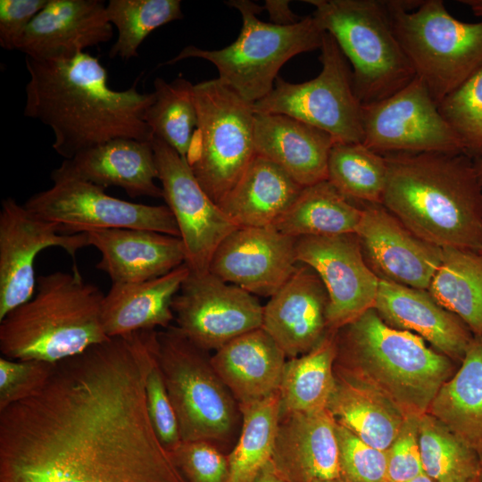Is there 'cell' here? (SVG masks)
<instances>
[{
  "label": "cell",
  "instance_id": "6da1fadb",
  "mask_svg": "<svg viewBox=\"0 0 482 482\" xmlns=\"http://www.w3.org/2000/svg\"><path fill=\"white\" fill-rule=\"evenodd\" d=\"M145 331L56 363L34 395L0 411V482H188L149 419Z\"/></svg>",
  "mask_w": 482,
  "mask_h": 482
},
{
  "label": "cell",
  "instance_id": "7a4b0ae2",
  "mask_svg": "<svg viewBox=\"0 0 482 482\" xmlns=\"http://www.w3.org/2000/svg\"><path fill=\"white\" fill-rule=\"evenodd\" d=\"M25 64L23 114L52 129V147L64 160L117 138L152 141L145 114L154 94L138 92L140 76L128 89L114 90L106 69L87 52L54 61L26 56Z\"/></svg>",
  "mask_w": 482,
  "mask_h": 482
},
{
  "label": "cell",
  "instance_id": "3957f363",
  "mask_svg": "<svg viewBox=\"0 0 482 482\" xmlns=\"http://www.w3.org/2000/svg\"><path fill=\"white\" fill-rule=\"evenodd\" d=\"M381 204L415 235L441 248L482 252V186L474 160L448 153L384 155Z\"/></svg>",
  "mask_w": 482,
  "mask_h": 482
},
{
  "label": "cell",
  "instance_id": "277c9868",
  "mask_svg": "<svg viewBox=\"0 0 482 482\" xmlns=\"http://www.w3.org/2000/svg\"><path fill=\"white\" fill-rule=\"evenodd\" d=\"M336 345L335 367L377 388L406 417L425 414L453 375L452 359L389 326L374 308L337 329Z\"/></svg>",
  "mask_w": 482,
  "mask_h": 482
},
{
  "label": "cell",
  "instance_id": "5b68a950",
  "mask_svg": "<svg viewBox=\"0 0 482 482\" xmlns=\"http://www.w3.org/2000/svg\"><path fill=\"white\" fill-rule=\"evenodd\" d=\"M36 289L0 320L3 357L57 363L109 338L102 321L104 295L76 266L40 276Z\"/></svg>",
  "mask_w": 482,
  "mask_h": 482
},
{
  "label": "cell",
  "instance_id": "8992f818",
  "mask_svg": "<svg viewBox=\"0 0 482 482\" xmlns=\"http://www.w3.org/2000/svg\"><path fill=\"white\" fill-rule=\"evenodd\" d=\"M393 30L437 105L482 68V20L464 22L442 0H388Z\"/></svg>",
  "mask_w": 482,
  "mask_h": 482
},
{
  "label": "cell",
  "instance_id": "52a82bcc",
  "mask_svg": "<svg viewBox=\"0 0 482 482\" xmlns=\"http://www.w3.org/2000/svg\"><path fill=\"white\" fill-rule=\"evenodd\" d=\"M314 18L337 41L352 66L362 104L389 97L415 78L381 0H306Z\"/></svg>",
  "mask_w": 482,
  "mask_h": 482
},
{
  "label": "cell",
  "instance_id": "ba28073f",
  "mask_svg": "<svg viewBox=\"0 0 482 482\" xmlns=\"http://www.w3.org/2000/svg\"><path fill=\"white\" fill-rule=\"evenodd\" d=\"M242 16L243 25L237 40L220 50L184 47L177 56L160 66L174 64L186 58H202L213 63L218 79L245 101L254 104L274 87L278 72L293 56L320 48L325 33L314 16L303 17L291 25L260 21L262 7L246 0L229 1Z\"/></svg>",
  "mask_w": 482,
  "mask_h": 482
},
{
  "label": "cell",
  "instance_id": "9c48e42d",
  "mask_svg": "<svg viewBox=\"0 0 482 482\" xmlns=\"http://www.w3.org/2000/svg\"><path fill=\"white\" fill-rule=\"evenodd\" d=\"M155 356L181 440L226 441L236 427L239 407L214 370L208 352L177 326H170L156 333Z\"/></svg>",
  "mask_w": 482,
  "mask_h": 482
},
{
  "label": "cell",
  "instance_id": "30bf717a",
  "mask_svg": "<svg viewBox=\"0 0 482 482\" xmlns=\"http://www.w3.org/2000/svg\"><path fill=\"white\" fill-rule=\"evenodd\" d=\"M198 122L187 161L217 204L255 154L253 104L218 79L195 85Z\"/></svg>",
  "mask_w": 482,
  "mask_h": 482
},
{
  "label": "cell",
  "instance_id": "8fae6325",
  "mask_svg": "<svg viewBox=\"0 0 482 482\" xmlns=\"http://www.w3.org/2000/svg\"><path fill=\"white\" fill-rule=\"evenodd\" d=\"M320 49L322 69L316 78L290 83L278 77L271 92L253 104L254 112L293 117L326 131L335 142L362 143V104L348 61L328 32Z\"/></svg>",
  "mask_w": 482,
  "mask_h": 482
},
{
  "label": "cell",
  "instance_id": "7c38bea8",
  "mask_svg": "<svg viewBox=\"0 0 482 482\" xmlns=\"http://www.w3.org/2000/svg\"><path fill=\"white\" fill-rule=\"evenodd\" d=\"M362 144L383 155L465 154L459 136L417 77L389 97L362 104Z\"/></svg>",
  "mask_w": 482,
  "mask_h": 482
},
{
  "label": "cell",
  "instance_id": "4fadbf2b",
  "mask_svg": "<svg viewBox=\"0 0 482 482\" xmlns=\"http://www.w3.org/2000/svg\"><path fill=\"white\" fill-rule=\"evenodd\" d=\"M40 218L57 224L62 234L90 229H138L179 237L167 205H148L107 195L104 187L66 179L31 195L23 204Z\"/></svg>",
  "mask_w": 482,
  "mask_h": 482
},
{
  "label": "cell",
  "instance_id": "5bb4252c",
  "mask_svg": "<svg viewBox=\"0 0 482 482\" xmlns=\"http://www.w3.org/2000/svg\"><path fill=\"white\" fill-rule=\"evenodd\" d=\"M152 146L163 199L184 245L185 263L191 272L208 271L216 249L239 227L204 190L187 159L158 137H153Z\"/></svg>",
  "mask_w": 482,
  "mask_h": 482
},
{
  "label": "cell",
  "instance_id": "9a60e30c",
  "mask_svg": "<svg viewBox=\"0 0 482 482\" xmlns=\"http://www.w3.org/2000/svg\"><path fill=\"white\" fill-rule=\"evenodd\" d=\"M179 329L209 352L262 328L263 306L245 289L211 271H189L171 303Z\"/></svg>",
  "mask_w": 482,
  "mask_h": 482
},
{
  "label": "cell",
  "instance_id": "2e32d148",
  "mask_svg": "<svg viewBox=\"0 0 482 482\" xmlns=\"http://www.w3.org/2000/svg\"><path fill=\"white\" fill-rule=\"evenodd\" d=\"M89 245L87 232L62 234L13 198L2 200L0 210V320L28 302L37 286L34 262L40 251L58 246L72 257Z\"/></svg>",
  "mask_w": 482,
  "mask_h": 482
},
{
  "label": "cell",
  "instance_id": "e0dca14e",
  "mask_svg": "<svg viewBox=\"0 0 482 482\" xmlns=\"http://www.w3.org/2000/svg\"><path fill=\"white\" fill-rule=\"evenodd\" d=\"M295 254L327 289L328 330L337 331L374 308L379 278L366 262L355 233L296 238Z\"/></svg>",
  "mask_w": 482,
  "mask_h": 482
},
{
  "label": "cell",
  "instance_id": "ac0fdd59",
  "mask_svg": "<svg viewBox=\"0 0 482 482\" xmlns=\"http://www.w3.org/2000/svg\"><path fill=\"white\" fill-rule=\"evenodd\" d=\"M356 229L364 259L379 279L428 290L443 248L420 238L380 204H367Z\"/></svg>",
  "mask_w": 482,
  "mask_h": 482
},
{
  "label": "cell",
  "instance_id": "d6986e66",
  "mask_svg": "<svg viewBox=\"0 0 482 482\" xmlns=\"http://www.w3.org/2000/svg\"><path fill=\"white\" fill-rule=\"evenodd\" d=\"M295 243L273 226L238 228L216 249L209 271L252 295L270 297L298 265Z\"/></svg>",
  "mask_w": 482,
  "mask_h": 482
},
{
  "label": "cell",
  "instance_id": "ffe728a7",
  "mask_svg": "<svg viewBox=\"0 0 482 482\" xmlns=\"http://www.w3.org/2000/svg\"><path fill=\"white\" fill-rule=\"evenodd\" d=\"M113 37L100 0H49L21 37L17 49L37 61L69 59Z\"/></svg>",
  "mask_w": 482,
  "mask_h": 482
},
{
  "label": "cell",
  "instance_id": "44dd1931",
  "mask_svg": "<svg viewBox=\"0 0 482 482\" xmlns=\"http://www.w3.org/2000/svg\"><path fill=\"white\" fill-rule=\"evenodd\" d=\"M328 295L319 275L298 262L289 279L263 306L262 328L287 358L312 350L328 331Z\"/></svg>",
  "mask_w": 482,
  "mask_h": 482
},
{
  "label": "cell",
  "instance_id": "7402d4cb",
  "mask_svg": "<svg viewBox=\"0 0 482 482\" xmlns=\"http://www.w3.org/2000/svg\"><path fill=\"white\" fill-rule=\"evenodd\" d=\"M270 462L289 482L341 478L337 422L329 411L280 414Z\"/></svg>",
  "mask_w": 482,
  "mask_h": 482
},
{
  "label": "cell",
  "instance_id": "603a6c76",
  "mask_svg": "<svg viewBox=\"0 0 482 482\" xmlns=\"http://www.w3.org/2000/svg\"><path fill=\"white\" fill-rule=\"evenodd\" d=\"M54 183L77 179L107 187H120L131 197L163 198L152 141L117 138L80 152L53 170Z\"/></svg>",
  "mask_w": 482,
  "mask_h": 482
},
{
  "label": "cell",
  "instance_id": "cb8c5ba5",
  "mask_svg": "<svg viewBox=\"0 0 482 482\" xmlns=\"http://www.w3.org/2000/svg\"><path fill=\"white\" fill-rule=\"evenodd\" d=\"M101 253L96 268L112 284L136 283L163 276L186 262L180 237L138 229L84 231Z\"/></svg>",
  "mask_w": 482,
  "mask_h": 482
},
{
  "label": "cell",
  "instance_id": "d4e9b609",
  "mask_svg": "<svg viewBox=\"0 0 482 482\" xmlns=\"http://www.w3.org/2000/svg\"><path fill=\"white\" fill-rule=\"evenodd\" d=\"M374 309L389 326L420 336L452 360L461 361L474 337L468 326L428 290L379 279Z\"/></svg>",
  "mask_w": 482,
  "mask_h": 482
},
{
  "label": "cell",
  "instance_id": "484cf974",
  "mask_svg": "<svg viewBox=\"0 0 482 482\" xmlns=\"http://www.w3.org/2000/svg\"><path fill=\"white\" fill-rule=\"evenodd\" d=\"M255 154L283 169L302 187L328 179V162L335 143L326 131L285 114L256 113Z\"/></svg>",
  "mask_w": 482,
  "mask_h": 482
},
{
  "label": "cell",
  "instance_id": "4316f807",
  "mask_svg": "<svg viewBox=\"0 0 482 482\" xmlns=\"http://www.w3.org/2000/svg\"><path fill=\"white\" fill-rule=\"evenodd\" d=\"M287 356L262 328L243 334L216 350L212 365L238 405L278 392Z\"/></svg>",
  "mask_w": 482,
  "mask_h": 482
},
{
  "label": "cell",
  "instance_id": "83f0119b",
  "mask_svg": "<svg viewBox=\"0 0 482 482\" xmlns=\"http://www.w3.org/2000/svg\"><path fill=\"white\" fill-rule=\"evenodd\" d=\"M189 274L186 263L159 278L136 283H115L104 295L102 321L109 337L156 327L167 328L175 319L171 303Z\"/></svg>",
  "mask_w": 482,
  "mask_h": 482
},
{
  "label": "cell",
  "instance_id": "f1b7e54d",
  "mask_svg": "<svg viewBox=\"0 0 482 482\" xmlns=\"http://www.w3.org/2000/svg\"><path fill=\"white\" fill-rule=\"evenodd\" d=\"M303 188L275 162L255 154L218 205L239 228L269 227L274 225Z\"/></svg>",
  "mask_w": 482,
  "mask_h": 482
},
{
  "label": "cell",
  "instance_id": "f546056e",
  "mask_svg": "<svg viewBox=\"0 0 482 482\" xmlns=\"http://www.w3.org/2000/svg\"><path fill=\"white\" fill-rule=\"evenodd\" d=\"M327 409L338 425L383 451L389 449L407 418L377 388L337 367Z\"/></svg>",
  "mask_w": 482,
  "mask_h": 482
},
{
  "label": "cell",
  "instance_id": "4dcf8cb0",
  "mask_svg": "<svg viewBox=\"0 0 482 482\" xmlns=\"http://www.w3.org/2000/svg\"><path fill=\"white\" fill-rule=\"evenodd\" d=\"M482 457V337L474 336L428 411Z\"/></svg>",
  "mask_w": 482,
  "mask_h": 482
},
{
  "label": "cell",
  "instance_id": "1f68e13d",
  "mask_svg": "<svg viewBox=\"0 0 482 482\" xmlns=\"http://www.w3.org/2000/svg\"><path fill=\"white\" fill-rule=\"evenodd\" d=\"M363 210L328 180L304 187L273 227L294 238L355 233Z\"/></svg>",
  "mask_w": 482,
  "mask_h": 482
},
{
  "label": "cell",
  "instance_id": "d6a6232c",
  "mask_svg": "<svg viewBox=\"0 0 482 482\" xmlns=\"http://www.w3.org/2000/svg\"><path fill=\"white\" fill-rule=\"evenodd\" d=\"M336 331L312 350L287 361L279 386L280 414L328 408L335 387Z\"/></svg>",
  "mask_w": 482,
  "mask_h": 482
},
{
  "label": "cell",
  "instance_id": "836d02e7",
  "mask_svg": "<svg viewBox=\"0 0 482 482\" xmlns=\"http://www.w3.org/2000/svg\"><path fill=\"white\" fill-rule=\"evenodd\" d=\"M428 291L474 336H482V252L443 248L441 263Z\"/></svg>",
  "mask_w": 482,
  "mask_h": 482
},
{
  "label": "cell",
  "instance_id": "e575fe53",
  "mask_svg": "<svg viewBox=\"0 0 482 482\" xmlns=\"http://www.w3.org/2000/svg\"><path fill=\"white\" fill-rule=\"evenodd\" d=\"M238 407L242 428L228 455L227 482H254L272 456L280 418L279 393Z\"/></svg>",
  "mask_w": 482,
  "mask_h": 482
},
{
  "label": "cell",
  "instance_id": "d590c367",
  "mask_svg": "<svg viewBox=\"0 0 482 482\" xmlns=\"http://www.w3.org/2000/svg\"><path fill=\"white\" fill-rule=\"evenodd\" d=\"M154 100L145 114V120L158 137L187 159L198 117L195 85L184 78L167 82L154 81Z\"/></svg>",
  "mask_w": 482,
  "mask_h": 482
},
{
  "label": "cell",
  "instance_id": "8d00e7d4",
  "mask_svg": "<svg viewBox=\"0 0 482 482\" xmlns=\"http://www.w3.org/2000/svg\"><path fill=\"white\" fill-rule=\"evenodd\" d=\"M386 179L387 164L383 154L362 143L333 144L327 180L350 200L381 204Z\"/></svg>",
  "mask_w": 482,
  "mask_h": 482
},
{
  "label": "cell",
  "instance_id": "74e56055",
  "mask_svg": "<svg viewBox=\"0 0 482 482\" xmlns=\"http://www.w3.org/2000/svg\"><path fill=\"white\" fill-rule=\"evenodd\" d=\"M418 441L424 473L436 482H471L479 456L438 420L426 412L418 420Z\"/></svg>",
  "mask_w": 482,
  "mask_h": 482
},
{
  "label": "cell",
  "instance_id": "f35d334b",
  "mask_svg": "<svg viewBox=\"0 0 482 482\" xmlns=\"http://www.w3.org/2000/svg\"><path fill=\"white\" fill-rule=\"evenodd\" d=\"M106 13L118 29L109 56L125 61L138 56L139 46L152 31L183 19L179 0H110Z\"/></svg>",
  "mask_w": 482,
  "mask_h": 482
},
{
  "label": "cell",
  "instance_id": "ab89813d",
  "mask_svg": "<svg viewBox=\"0 0 482 482\" xmlns=\"http://www.w3.org/2000/svg\"><path fill=\"white\" fill-rule=\"evenodd\" d=\"M438 108L459 136L465 154L482 159V68Z\"/></svg>",
  "mask_w": 482,
  "mask_h": 482
},
{
  "label": "cell",
  "instance_id": "60d3db41",
  "mask_svg": "<svg viewBox=\"0 0 482 482\" xmlns=\"http://www.w3.org/2000/svg\"><path fill=\"white\" fill-rule=\"evenodd\" d=\"M341 478L346 482H386L387 451L364 443L337 423Z\"/></svg>",
  "mask_w": 482,
  "mask_h": 482
},
{
  "label": "cell",
  "instance_id": "b9f144b4",
  "mask_svg": "<svg viewBox=\"0 0 482 482\" xmlns=\"http://www.w3.org/2000/svg\"><path fill=\"white\" fill-rule=\"evenodd\" d=\"M56 363L0 358V411L37 394L47 382Z\"/></svg>",
  "mask_w": 482,
  "mask_h": 482
},
{
  "label": "cell",
  "instance_id": "7bdbcfd3",
  "mask_svg": "<svg viewBox=\"0 0 482 482\" xmlns=\"http://www.w3.org/2000/svg\"><path fill=\"white\" fill-rule=\"evenodd\" d=\"M188 482H227L228 456L209 441H182L170 452Z\"/></svg>",
  "mask_w": 482,
  "mask_h": 482
},
{
  "label": "cell",
  "instance_id": "ee69618b",
  "mask_svg": "<svg viewBox=\"0 0 482 482\" xmlns=\"http://www.w3.org/2000/svg\"><path fill=\"white\" fill-rule=\"evenodd\" d=\"M145 398L152 426L161 443L169 452H172L182 440L178 419L156 361L155 351L145 378Z\"/></svg>",
  "mask_w": 482,
  "mask_h": 482
},
{
  "label": "cell",
  "instance_id": "f6af8a7d",
  "mask_svg": "<svg viewBox=\"0 0 482 482\" xmlns=\"http://www.w3.org/2000/svg\"><path fill=\"white\" fill-rule=\"evenodd\" d=\"M419 418H406L387 450V481L407 482L424 473L418 441Z\"/></svg>",
  "mask_w": 482,
  "mask_h": 482
},
{
  "label": "cell",
  "instance_id": "bcb514c9",
  "mask_svg": "<svg viewBox=\"0 0 482 482\" xmlns=\"http://www.w3.org/2000/svg\"><path fill=\"white\" fill-rule=\"evenodd\" d=\"M49 0H1L0 46L16 50L24 31Z\"/></svg>",
  "mask_w": 482,
  "mask_h": 482
},
{
  "label": "cell",
  "instance_id": "7dc6e473",
  "mask_svg": "<svg viewBox=\"0 0 482 482\" xmlns=\"http://www.w3.org/2000/svg\"><path fill=\"white\" fill-rule=\"evenodd\" d=\"M263 8L268 11L270 20L276 25H291L302 20L291 11L289 1L267 0Z\"/></svg>",
  "mask_w": 482,
  "mask_h": 482
},
{
  "label": "cell",
  "instance_id": "c3c4849f",
  "mask_svg": "<svg viewBox=\"0 0 482 482\" xmlns=\"http://www.w3.org/2000/svg\"><path fill=\"white\" fill-rule=\"evenodd\" d=\"M254 482H289L269 462L259 473Z\"/></svg>",
  "mask_w": 482,
  "mask_h": 482
},
{
  "label": "cell",
  "instance_id": "681fc988",
  "mask_svg": "<svg viewBox=\"0 0 482 482\" xmlns=\"http://www.w3.org/2000/svg\"><path fill=\"white\" fill-rule=\"evenodd\" d=\"M459 2L467 5L476 16L482 17V0H460Z\"/></svg>",
  "mask_w": 482,
  "mask_h": 482
},
{
  "label": "cell",
  "instance_id": "f907efd6",
  "mask_svg": "<svg viewBox=\"0 0 482 482\" xmlns=\"http://www.w3.org/2000/svg\"><path fill=\"white\" fill-rule=\"evenodd\" d=\"M474 166L479 183L482 186V159L474 160Z\"/></svg>",
  "mask_w": 482,
  "mask_h": 482
},
{
  "label": "cell",
  "instance_id": "816d5d0a",
  "mask_svg": "<svg viewBox=\"0 0 482 482\" xmlns=\"http://www.w3.org/2000/svg\"><path fill=\"white\" fill-rule=\"evenodd\" d=\"M407 482H436L435 481L434 479H432L431 478H429L428 475H426L425 473L407 481Z\"/></svg>",
  "mask_w": 482,
  "mask_h": 482
},
{
  "label": "cell",
  "instance_id": "f5cc1de1",
  "mask_svg": "<svg viewBox=\"0 0 482 482\" xmlns=\"http://www.w3.org/2000/svg\"><path fill=\"white\" fill-rule=\"evenodd\" d=\"M475 482H482V457H479V466L478 474L475 478Z\"/></svg>",
  "mask_w": 482,
  "mask_h": 482
},
{
  "label": "cell",
  "instance_id": "db71d44e",
  "mask_svg": "<svg viewBox=\"0 0 482 482\" xmlns=\"http://www.w3.org/2000/svg\"><path fill=\"white\" fill-rule=\"evenodd\" d=\"M319 482H346L342 478H337V479H331V480H326V481H319Z\"/></svg>",
  "mask_w": 482,
  "mask_h": 482
},
{
  "label": "cell",
  "instance_id": "11a10c76",
  "mask_svg": "<svg viewBox=\"0 0 482 482\" xmlns=\"http://www.w3.org/2000/svg\"><path fill=\"white\" fill-rule=\"evenodd\" d=\"M471 482H475V478Z\"/></svg>",
  "mask_w": 482,
  "mask_h": 482
},
{
  "label": "cell",
  "instance_id": "9f6ffc18",
  "mask_svg": "<svg viewBox=\"0 0 482 482\" xmlns=\"http://www.w3.org/2000/svg\"><path fill=\"white\" fill-rule=\"evenodd\" d=\"M386 482H390V481H386Z\"/></svg>",
  "mask_w": 482,
  "mask_h": 482
},
{
  "label": "cell",
  "instance_id": "6f0895ef",
  "mask_svg": "<svg viewBox=\"0 0 482 482\" xmlns=\"http://www.w3.org/2000/svg\"><path fill=\"white\" fill-rule=\"evenodd\" d=\"M481 337H482V336H481Z\"/></svg>",
  "mask_w": 482,
  "mask_h": 482
}]
</instances>
